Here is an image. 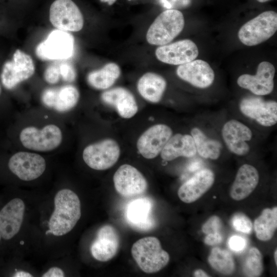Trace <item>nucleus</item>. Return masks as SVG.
Returning <instances> with one entry per match:
<instances>
[{
  "instance_id": "38",
  "label": "nucleus",
  "mask_w": 277,
  "mask_h": 277,
  "mask_svg": "<svg viewBox=\"0 0 277 277\" xmlns=\"http://www.w3.org/2000/svg\"><path fill=\"white\" fill-rule=\"evenodd\" d=\"M43 277H63L65 276L64 271L57 267H52L45 272Z\"/></svg>"
},
{
  "instance_id": "36",
  "label": "nucleus",
  "mask_w": 277,
  "mask_h": 277,
  "mask_svg": "<svg viewBox=\"0 0 277 277\" xmlns=\"http://www.w3.org/2000/svg\"><path fill=\"white\" fill-rule=\"evenodd\" d=\"M228 245L231 250L235 252H239L244 249L246 245V242L241 236L233 235L229 238Z\"/></svg>"
},
{
  "instance_id": "33",
  "label": "nucleus",
  "mask_w": 277,
  "mask_h": 277,
  "mask_svg": "<svg viewBox=\"0 0 277 277\" xmlns=\"http://www.w3.org/2000/svg\"><path fill=\"white\" fill-rule=\"evenodd\" d=\"M222 227V221L217 216H212L203 225L202 231L207 234L219 232Z\"/></svg>"
},
{
  "instance_id": "39",
  "label": "nucleus",
  "mask_w": 277,
  "mask_h": 277,
  "mask_svg": "<svg viewBox=\"0 0 277 277\" xmlns=\"http://www.w3.org/2000/svg\"><path fill=\"white\" fill-rule=\"evenodd\" d=\"M14 277H32L33 275L26 271L19 270L16 271L13 275Z\"/></svg>"
},
{
  "instance_id": "21",
  "label": "nucleus",
  "mask_w": 277,
  "mask_h": 277,
  "mask_svg": "<svg viewBox=\"0 0 277 277\" xmlns=\"http://www.w3.org/2000/svg\"><path fill=\"white\" fill-rule=\"evenodd\" d=\"M79 98L77 89L71 85L57 88H47L43 92L41 97L45 106L59 112H65L72 109L77 104Z\"/></svg>"
},
{
  "instance_id": "23",
  "label": "nucleus",
  "mask_w": 277,
  "mask_h": 277,
  "mask_svg": "<svg viewBox=\"0 0 277 277\" xmlns=\"http://www.w3.org/2000/svg\"><path fill=\"white\" fill-rule=\"evenodd\" d=\"M102 101L113 106L118 114L125 118L133 116L137 112L138 107L133 94L127 89L116 87L103 92Z\"/></svg>"
},
{
  "instance_id": "22",
  "label": "nucleus",
  "mask_w": 277,
  "mask_h": 277,
  "mask_svg": "<svg viewBox=\"0 0 277 277\" xmlns=\"http://www.w3.org/2000/svg\"><path fill=\"white\" fill-rule=\"evenodd\" d=\"M214 182V173L209 169H202L180 186L178 196L184 203L194 202L211 188Z\"/></svg>"
},
{
  "instance_id": "20",
  "label": "nucleus",
  "mask_w": 277,
  "mask_h": 277,
  "mask_svg": "<svg viewBox=\"0 0 277 277\" xmlns=\"http://www.w3.org/2000/svg\"><path fill=\"white\" fill-rule=\"evenodd\" d=\"M176 72L180 78L200 88L209 87L214 80L213 69L207 62L202 60H193L180 65Z\"/></svg>"
},
{
  "instance_id": "2",
  "label": "nucleus",
  "mask_w": 277,
  "mask_h": 277,
  "mask_svg": "<svg viewBox=\"0 0 277 277\" xmlns=\"http://www.w3.org/2000/svg\"><path fill=\"white\" fill-rule=\"evenodd\" d=\"M131 254L140 268L147 273L158 272L168 263L170 256L154 236L139 239L132 245Z\"/></svg>"
},
{
  "instance_id": "42",
  "label": "nucleus",
  "mask_w": 277,
  "mask_h": 277,
  "mask_svg": "<svg viewBox=\"0 0 277 277\" xmlns=\"http://www.w3.org/2000/svg\"><path fill=\"white\" fill-rule=\"evenodd\" d=\"M274 261H275V264L276 265H277V250H276V249H275V251H274Z\"/></svg>"
},
{
  "instance_id": "14",
  "label": "nucleus",
  "mask_w": 277,
  "mask_h": 277,
  "mask_svg": "<svg viewBox=\"0 0 277 277\" xmlns=\"http://www.w3.org/2000/svg\"><path fill=\"white\" fill-rule=\"evenodd\" d=\"M172 131L167 125L157 124L150 127L138 138L137 148L145 158L156 157L172 136Z\"/></svg>"
},
{
  "instance_id": "16",
  "label": "nucleus",
  "mask_w": 277,
  "mask_h": 277,
  "mask_svg": "<svg viewBox=\"0 0 277 277\" xmlns=\"http://www.w3.org/2000/svg\"><path fill=\"white\" fill-rule=\"evenodd\" d=\"M153 203L149 198L142 197L134 199L127 205L125 218L128 225L140 231H148L155 225L152 215Z\"/></svg>"
},
{
  "instance_id": "19",
  "label": "nucleus",
  "mask_w": 277,
  "mask_h": 277,
  "mask_svg": "<svg viewBox=\"0 0 277 277\" xmlns=\"http://www.w3.org/2000/svg\"><path fill=\"white\" fill-rule=\"evenodd\" d=\"M223 140L228 149L238 155H245L250 151L247 142L251 140V130L242 123L234 120L226 122L223 127Z\"/></svg>"
},
{
  "instance_id": "24",
  "label": "nucleus",
  "mask_w": 277,
  "mask_h": 277,
  "mask_svg": "<svg viewBox=\"0 0 277 277\" xmlns=\"http://www.w3.org/2000/svg\"><path fill=\"white\" fill-rule=\"evenodd\" d=\"M259 181V174L252 165L244 164L238 170L230 191L232 199L242 200L248 197L255 189Z\"/></svg>"
},
{
  "instance_id": "34",
  "label": "nucleus",
  "mask_w": 277,
  "mask_h": 277,
  "mask_svg": "<svg viewBox=\"0 0 277 277\" xmlns=\"http://www.w3.org/2000/svg\"><path fill=\"white\" fill-rule=\"evenodd\" d=\"M44 77L45 80L49 84L57 83L61 77L59 65L54 63L48 66L44 72Z\"/></svg>"
},
{
  "instance_id": "10",
  "label": "nucleus",
  "mask_w": 277,
  "mask_h": 277,
  "mask_svg": "<svg viewBox=\"0 0 277 277\" xmlns=\"http://www.w3.org/2000/svg\"><path fill=\"white\" fill-rule=\"evenodd\" d=\"M8 166L12 173L24 181L34 180L41 176L46 168V162L41 155L19 151L12 155Z\"/></svg>"
},
{
  "instance_id": "30",
  "label": "nucleus",
  "mask_w": 277,
  "mask_h": 277,
  "mask_svg": "<svg viewBox=\"0 0 277 277\" xmlns=\"http://www.w3.org/2000/svg\"><path fill=\"white\" fill-rule=\"evenodd\" d=\"M210 266L223 274H231L235 269V264L231 254L227 250L217 247L213 248L208 257Z\"/></svg>"
},
{
  "instance_id": "13",
  "label": "nucleus",
  "mask_w": 277,
  "mask_h": 277,
  "mask_svg": "<svg viewBox=\"0 0 277 277\" xmlns=\"http://www.w3.org/2000/svg\"><path fill=\"white\" fill-rule=\"evenodd\" d=\"M275 72V68L271 63L262 62L258 65L255 75L242 74L238 77L237 83L241 88L255 95H267L273 90Z\"/></svg>"
},
{
  "instance_id": "37",
  "label": "nucleus",
  "mask_w": 277,
  "mask_h": 277,
  "mask_svg": "<svg viewBox=\"0 0 277 277\" xmlns=\"http://www.w3.org/2000/svg\"><path fill=\"white\" fill-rule=\"evenodd\" d=\"M223 237L220 232L207 234L204 239V243L208 245H215L222 242Z\"/></svg>"
},
{
  "instance_id": "11",
  "label": "nucleus",
  "mask_w": 277,
  "mask_h": 277,
  "mask_svg": "<svg viewBox=\"0 0 277 277\" xmlns=\"http://www.w3.org/2000/svg\"><path fill=\"white\" fill-rule=\"evenodd\" d=\"M113 180L116 191L125 197H132L143 194L148 183L144 175L134 167L121 165L115 171Z\"/></svg>"
},
{
  "instance_id": "7",
  "label": "nucleus",
  "mask_w": 277,
  "mask_h": 277,
  "mask_svg": "<svg viewBox=\"0 0 277 277\" xmlns=\"http://www.w3.org/2000/svg\"><path fill=\"white\" fill-rule=\"evenodd\" d=\"M74 43V38L70 33L57 29L37 46L35 53L42 60H66L73 54Z\"/></svg>"
},
{
  "instance_id": "44",
  "label": "nucleus",
  "mask_w": 277,
  "mask_h": 277,
  "mask_svg": "<svg viewBox=\"0 0 277 277\" xmlns=\"http://www.w3.org/2000/svg\"><path fill=\"white\" fill-rule=\"evenodd\" d=\"M1 94H2V87H1V83L0 81V96L1 95Z\"/></svg>"
},
{
  "instance_id": "8",
  "label": "nucleus",
  "mask_w": 277,
  "mask_h": 277,
  "mask_svg": "<svg viewBox=\"0 0 277 277\" xmlns=\"http://www.w3.org/2000/svg\"><path fill=\"white\" fill-rule=\"evenodd\" d=\"M120 148L116 141L105 139L89 145L83 150V159L90 168L104 170L112 167L118 161Z\"/></svg>"
},
{
  "instance_id": "31",
  "label": "nucleus",
  "mask_w": 277,
  "mask_h": 277,
  "mask_svg": "<svg viewBox=\"0 0 277 277\" xmlns=\"http://www.w3.org/2000/svg\"><path fill=\"white\" fill-rule=\"evenodd\" d=\"M263 270V257L258 249L252 247L245 259L243 271L247 276H259Z\"/></svg>"
},
{
  "instance_id": "6",
  "label": "nucleus",
  "mask_w": 277,
  "mask_h": 277,
  "mask_svg": "<svg viewBox=\"0 0 277 277\" xmlns=\"http://www.w3.org/2000/svg\"><path fill=\"white\" fill-rule=\"evenodd\" d=\"M21 144L29 150L46 152L57 148L63 141L61 129L54 124H48L41 129L34 126L23 128L19 136Z\"/></svg>"
},
{
  "instance_id": "32",
  "label": "nucleus",
  "mask_w": 277,
  "mask_h": 277,
  "mask_svg": "<svg viewBox=\"0 0 277 277\" xmlns=\"http://www.w3.org/2000/svg\"><path fill=\"white\" fill-rule=\"evenodd\" d=\"M233 228L238 231L249 234L252 230V224L250 219L243 213H236L232 218Z\"/></svg>"
},
{
  "instance_id": "28",
  "label": "nucleus",
  "mask_w": 277,
  "mask_h": 277,
  "mask_svg": "<svg viewBox=\"0 0 277 277\" xmlns=\"http://www.w3.org/2000/svg\"><path fill=\"white\" fill-rule=\"evenodd\" d=\"M277 227V208H265L254 222L257 238L262 241L270 240Z\"/></svg>"
},
{
  "instance_id": "27",
  "label": "nucleus",
  "mask_w": 277,
  "mask_h": 277,
  "mask_svg": "<svg viewBox=\"0 0 277 277\" xmlns=\"http://www.w3.org/2000/svg\"><path fill=\"white\" fill-rule=\"evenodd\" d=\"M120 74V67L115 63H109L102 68L90 72L87 81L95 89H106L114 84Z\"/></svg>"
},
{
  "instance_id": "12",
  "label": "nucleus",
  "mask_w": 277,
  "mask_h": 277,
  "mask_svg": "<svg viewBox=\"0 0 277 277\" xmlns=\"http://www.w3.org/2000/svg\"><path fill=\"white\" fill-rule=\"evenodd\" d=\"M240 109L243 114L263 126H272L277 122V103L275 101L248 96L242 100Z\"/></svg>"
},
{
  "instance_id": "9",
  "label": "nucleus",
  "mask_w": 277,
  "mask_h": 277,
  "mask_svg": "<svg viewBox=\"0 0 277 277\" xmlns=\"http://www.w3.org/2000/svg\"><path fill=\"white\" fill-rule=\"evenodd\" d=\"M51 23L57 29L77 32L83 27L84 18L77 6L72 0H55L49 10Z\"/></svg>"
},
{
  "instance_id": "29",
  "label": "nucleus",
  "mask_w": 277,
  "mask_h": 277,
  "mask_svg": "<svg viewBox=\"0 0 277 277\" xmlns=\"http://www.w3.org/2000/svg\"><path fill=\"white\" fill-rule=\"evenodd\" d=\"M196 151L203 157L211 160L217 159L221 154L222 145L213 139L208 137L198 128H194L191 131Z\"/></svg>"
},
{
  "instance_id": "40",
  "label": "nucleus",
  "mask_w": 277,
  "mask_h": 277,
  "mask_svg": "<svg viewBox=\"0 0 277 277\" xmlns=\"http://www.w3.org/2000/svg\"><path fill=\"white\" fill-rule=\"evenodd\" d=\"M193 274L196 277L209 276V275L202 269L196 270Z\"/></svg>"
},
{
  "instance_id": "35",
  "label": "nucleus",
  "mask_w": 277,
  "mask_h": 277,
  "mask_svg": "<svg viewBox=\"0 0 277 277\" xmlns=\"http://www.w3.org/2000/svg\"><path fill=\"white\" fill-rule=\"evenodd\" d=\"M61 77L67 82L74 81L76 77V72L73 66L68 63L59 64Z\"/></svg>"
},
{
  "instance_id": "1",
  "label": "nucleus",
  "mask_w": 277,
  "mask_h": 277,
  "mask_svg": "<svg viewBox=\"0 0 277 277\" xmlns=\"http://www.w3.org/2000/svg\"><path fill=\"white\" fill-rule=\"evenodd\" d=\"M54 209L48 222L46 234L61 236L70 232L81 216V206L77 195L69 189H63L56 194Z\"/></svg>"
},
{
  "instance_id": "26",
  "label": "nucleus",
  "mask_w": 277,
  "mask_h": 277,
  "mask_svg": "<svg viewBox=\"0 0 277 277\" xmlns=\"http://www.w3.org/2000/svg\"><path fill=\"white\" fill-rule=\"evenodd\" d=\"M166 85V81L162 76L147 72L138 80L137 88L139 93L144 99L156 103L161 100Z\"/></svg>"
},
{
  "instance_id": "3",
  "label": "nucleus",
  "mask_w": 277,
  "mask_h": 277,
  "mask_svg": "<svg viewBox=\"0 0 277 277\" xmlns=\"http://www.w3.org/2000/svg\"><path fill=\"white\" fill-rule=\"evenodd\" d=\"M185 25L183 13L175 9L162 12L149 27L146 39L151 45L162 46L168 44L183 30Z\"/></svg>"
},
{
  "instance_id": "4",
  "label": "nucleus",
  "mask_w": 277,
  "mask_h": 277,
  "mask_svg": "<svg viewBox=\"0 0 277 277\" xmlns=\"http://www.w3.org/2000/svg\"><path fill=\"white\" fill-rule=\"evenodd\" d=\"M34 72L35 66L31 56L16 49L11 58L1 63L0 81L5 89L12 90L31 77Z\"/></svg>"
},
{
  "instance_id": "46",
  "label": "nucleus",
  "mask_w": 277,
  "mask_h": 277,
  "mask_svg": "<svg viewBox=\"0 0 277 277\" xmlns=\"http://www.w3.org/2000/svg\"><path fill=\"white\" fill-rule=\"evenodd\" d=\"M128 1H131V0H128Z\"/></svg>"
},
{
  "instance_id": "17",
  "label": "nucleus",
  "mask_w": 277,
  "mask_h": 277,
  "mask_svg": "<svg viewBox=\"0 0 277 277\" xmlns=\"http://www.w3.org/2000/svg\"><path fill=\"white\" fill-rule=\"evenodd\" d=\"M120 244V236L116 229L112 225H105L98 230L91 245L90 251L95 260L107 262L116 254Z\"/></svg>"
},
{
  "instance_id": "5",
  "label": "nucleus",
  "mask_w": 277,
  "mask_h": 277,
  "mask_svg": "<svg viewBox=\"0 0 277 277\" xmlns=\"http://www.w3.org/2000/svg\"><path fill=\"white\" fill-rule=\"evenodd\" d=\"M276 30V12L266 11L244 24L239 29L238 37L244 45L253 46L268 39Z\"/></svg>"
},
{
  "instance_id": "18",
  "label": "nucleus",
  "mask_w": 277,
  "mask_h": 277,
  "mask_svg": "<svg viewBox=\"0 0 277 277\" xmlns=\"http://www.w3.org/2000/svg\"><path fill=\"white\" fill-rule=\"evenodd\" d=\"M25 211L24 201L14 198L8 202L0 211L1 238L9 240L16 235L22 227Z\"/></svg>"
},
{
  "instance_id": "15",
  "label": "nucleus",
  "mask_w": 277,
  "mask_h": 277,
  "mask_svg": "<svg viewBox=\"0 0 277 277\" xmlns=\"http://www.w3.org/2000/svg\"><path fill=\"white\" fill-rule=\"evenodd\" d=\"M161 62L174 65H180L194 60L199 54L196 44L191 40L183 39L160 46L155 52Z\"/></svg>"
},
{
  "instance_id": "41",
  "label": "nucleus",
  "mask_w": 277,
  "mask_h": 277,
  "mask_svg": "<svg viewBox=\"0 0 277 277\" xmlns=\"http://www.w3.org/2000/svg\"><path fill=\"white\" fill-rule=\"evenodd\" d=\"M116 0H101V2L107 3L109 5L113 4Z\"/></svg>"
},
{
  "instance_id": "45",
  "label": "nucleus",
  "mask_w": 277,
  "mask_h": 277,
  "mask_svg": "<svg viewBox=\"0 0 277 277\" xmlns=\"http://www.w3.org/2000/svg\"><path fill=\"white\" fill-rule=\"evenodd\" d=\"M1 233H0V240H1Z\"/></svg>"
},
{
  "instance_id": "25",
  "label": "nucleus",
  "mask_w": 277,
  "mask_h": 277,
  "mask_svg": "<svg viewBox=\"0 0 277 277\" xmlns=\"http://www.w3.org/2000/svg\"><path fill=\"white\" fill-rule=\"evenodd\" d=\"M196 153L192 136L177 133L170 138L162 150L161 156L163 160L170 161L180 156L191 157Z\"/></svg>"
},
{
  "instance_id": "43",
  "label": "nucleus",
  "mask_w": 277,
  "mask_h": 277,
  "mask_svg": "<svg viewBox=\"0 0 277 277\" xmlns=\"http://www.w3.org/2000/svg\"><path fill=\"white\" fill-rule=\"evenodd\" d=\"M258 2L260 3H265L267 2L270 0H256Z\"/></svg>"
}]
</instances>
